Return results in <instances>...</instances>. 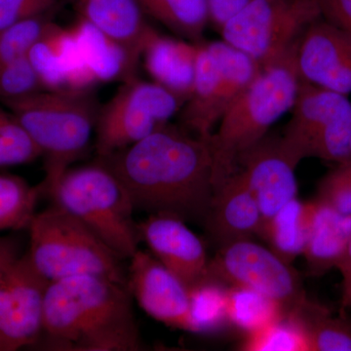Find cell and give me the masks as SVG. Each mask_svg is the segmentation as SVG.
Masks as SVG:
<instances>
[{
  "instance_id": "cell-1",
  "label": "cell",
  "mask_w": 351,
  "mask_h": 351,
  "mask_svg": "<svg viewBox=\"0 0 351 351\" xmlns=\"http://www.w3.org/2000/svg\"><path fill=\"white\" fill-rule=\"evenodd\" d=\"M98 159L121 182L135 211L204 223L214 193L209 140L168 123Z\"/></svg>"
},
{
  "instance_id": "cell-2",
  "label": "cell",
  "mask_w": 351,
  "mask_h": 351,
  "mask_svg": "<svg viewBox=\"0 0 351 351\" xmlns=\"http://www.w3.org/2000/svg\"><path fill=\"white\" fill-rule=\"evenodd\" d=\"M43 334L57 350L142 348L128 288L100 276H78L49 282L44 299Z\"/></svg>"
},
{
  "instance_id": "cell-3",
  "label": "cell",
  "mask_w": 351,
  "mask_h": 351,
  "mask_svg": "<svg viewBox=\"0 0 351 351\" xmlns=\"http://www.w3.org/2000/svg\"><path fill=\"white\" fill-rule=\"evenodd\" d=\"M29 134L44 159L45 195L86 154L96 129L100 106L89 89L44 90L2 101Z\"/></svg>"
},
{
  "instance_id": "cell-4",
  "label": "cell",
  "mask_w": 351,
  "mask_h": 351,
  "mask_svg": "<svg viewBox=\"0 0 351 351\" xmlns=\"http://www.w3.org/2000/svg\"><path fill=\"white\" fill-rule=\"evenodd\" d=\"M295 51L297 46L281 61L261 69L221 117L218 131L209 140L214 189L237 172L240 157L263 141L272 124L293 108L301 82Z\"/></svg>"
},
{
  "instance_id": "cell-5",
  "label": "cell",
  "mask_w": 351,
  "mask_h": 351,
  "mask_svg": "<svg viewBox=\"0 0 351 351\" xmlns=\"http://www.w3.org/2000/svg\"><path fill=\"white\" fill-rule=\"evenodd\" d=\"M53 203L73 215L123 260L142 241L130 196L100 160L69 168L46 191Z\"/></svg>"
},
{
  "instance_id": "cell-6",
  "label": "cell",
  "mask_w": 351,
  "mask_h": 351,
  "mask_svg": "<svg viewBox=\"0 0 351 351\" xmlns=\"http://www.w3.org/2000/svg\"><path fill=\"white\" fill-rule=\"evenodd\" d=\"M32 265L49 282L78 276H95L127 286V267L107 244L61 207L36 213L29 223Z\"/></svg>"
},
{
  "instance_id": "cell-7",
  "label": "cell",
  "mask_w": 351,
  "mask_h": 351,
  "mask_svg": "<svg viewBox=\"0 0 351 351\" xmlns=\"http://www.w3.org/2000/svg\"><path fill=\"white\" fill-rule=\"evenodd\" d=\"M291 112L278 145L295 169L307 157L339 164L351 161V101L348 96L301 80Z\"/></svg>"
},
{
  "instance_id": "cell-8",
  "label": "cell",
  "mask_w": 351,
  "mask_h": 351,
  "mask_svg": "<svg viewBox=\"0 0 351 351\" xmlns=\"http://www.w3.org/2000/svg\"><path fill=\"white\" fill-rule=\"evenodd\" d=\"M261 69L248 55L223 40L197 43L193 90L181 108L184 128L210 140L221 117Z\"/></svg>"
},
{
  "instance_id": "cell-9",
  "label": "cell",
  "mask_w": 351,
  "mask_h": 351,
  "mask_svg": "<svg viewBox=\"0 0 351 351\" xmlns=\"http://www.w3.org/2000/svg\"><path fill=\"white\" fill-rule=\"evenodd\" d=\"M320 18L315 0H251L219 31L225 43L265 69L287 56Z\"/></svg>"
},
{
  "instance_id": "cell-10",
  "label": "cell",
  "mask_w": 351,
  "mask_h": 351,
  "mask_svg": "<svg viewBox=\"0 0 351 351\" xmlns=\"http://www.w3.org/2000/svg\"><path fill=\"white\" fill-rule=\"evenodd\" d=\"M186 101L156 82L124 80L117 93L100 108L95 147L106 157L136 144L169 123Z\"/></svg>"
},
{
  "instance_id": "cell-11",
  "label": "cell",
  "mask_w": 351,
  "mask_h": 351,
  "mask_svg": "<svg viewBox=\"0 0 351 351\" xmlns=\"http://www.w3.org/2000/svg\"><path fill=\"white\" fill-rule=\"evenodd\" d=\"M208 277L228 287L256 291L280 304L286 313L307 300L291 263L250 239L221 246L209 261Z\"/></svg>"
},
{
  "instance_id": "cell-12",
  "label": "cell",
  "mask_w": 351,
  "mask_h": 351,
  "mask_svg": "<svg viewBox=\"0 0 351 351\" xmlns=\"http://www.w3.org/2000/svg\"><path fill=\"white\" fill-rule=\"evenodd\" d=\"M48 284L27 253L0 274V351H15L38 343L43 332Z\"/></svg>"
},
{
  "instance_id": "cell-13",
  "label": "cell",
  "mask_w": 351,
  "mask_h": 351,
  "mask_svg": "<svg viewBox=\"0 0 351 351\" xmlns=\"http://www.w3.org/2000/svg\"><path fill=\"white\" fill-rule=\"evenodd\" d=\"M127 286L151 317L176 329L195 332L189 288L151 252L138 249L132 256Z\"/></svg>"
},
{
  "instance_id": "cell-14",
  "label": "cell",
  "mask_w": 351,
  "mask_h": 351,
  "mask_svg": "<svg viewBox=\"0 0 351 351\" xmlns=\"http://www.w3.org/2000/svg\"><path fill=\"white\" fill-rule=\"evenodd\" d=\"M295 63L304 82L346 96L351 93V36L322 17L302 34Z\"/></svg>"
},
{
  "instance_id": "cell-15",
  "label": "cell",
  "mask_w": 351,
  "mask_h": 351,
  "mask_svg": "<svg viewBox=\"0 0 351 351\" xmlns=\"http://www.w3.org/2000/svg\"><path fill=\"white\" fill-rule=\"evenodd\" d=\"M149 251L189 288L208 276L206 248L186 221L168 215H149L138 223Z\"/></svg>"
},
{
  "instance_id": "cell-16",
  "label": "cell",
  "mask_w": 351,
  "mask_h": 351,
  "mask_svg": "<svg viewBox=\"0 0 351 351\" xmlns=\"http://www.w3.org/2000/svg\"><path fill=\"white\" fill-rule=\"evenodd\" d=\"M241 171L262 213V225L297 197L294 166L279 149L278 141L263 138L239 160Z\"/></svg>"
},
{
  "instance_id": "cell-17",
  "label": "cell",
  "mask_w": 351,
  "mask_h": 351,
  "mask_svg": "<svg viewBox=\"0 0 351 351\" xmlns=\"http://www.w3.org/2000/svg\"><path fill=\"white\" fill-rule=\"evenodd\" d=\"M68 2L80 19L105 34L125 53L133 75L147 43L156 29L145 20L138 0H62Z\"/></svg>"
},
{
  "instance_id": "cell-18",
  "label": "cell",
  "mask_w": 351,
  "mask_h": 351,
  "mask_svg": "<svg viewBox=\"0 0 351 351\" xmlns=\"http://www.w3.org/2000/svg\"><path fill=\"white\" fill-rule=\"evenodd\" d=\"M262 213L241 171L214 189L204 225L221 246L258 235Z\"/></svg>"
},
{
  "instance_id": "cell-19",
  "label": "cell",
  "mask_w": 351,
  "mask_h": 351,
  "mask_svg": "<svg viewBox=\"0 0 351 351\" xmlns=\"http://www.w3.org/2000/svg\"><path fill=\"white\" fill-rule=\"evenodd\" d=\"M196 51L197 44L156 32L145 45L142 59L154 82L186 101L195 80Z\"/></svg>"
},
{
  "instance_id": "cell-20",
  "label": "cell",
  "mask_w": 351,
  "mask_h": 351,
  "mask_svg": "<svg viewBox=\"0 0 351 351\" xmlns=\"http://www.w3.org/2000/svg\"><path fill=\"white\" fill-rule=\"evenodd\" d=\"M351 239V215L316 200L313 225L304 254L308 271L320 276L337 267Z\"/></svg>"
},
{
  "instance_id": "cell-21",
  "label": "cell",
  "mask_w": 351,
  "mask_h": 351,
  "mask_svg": "<svg viewBox=\"0 0 351 351\" xmlns=\"http://www.w3.org/2000/svg\"><path fill=\"white\" fill-rule=\"evenodd\" d=\"M316 201L301 202L294 198L261 226L258 237L286 263L304 254L313 225Z\"/></svg>"
},
{
  "instance_id": "cell-22",
  "label": "cell",
  "mask_w": 351,
  "mask_h": 351,
  "mask_svg": "<svg viewBox=\"0 0 351 351\" xmlns=\"http://www.w3.org/2000/svg\"><path fill=\"white\" fill-rule=\"evenodd\" d=\"M83 64L94 82L135 77L121 47L93 25L80 19L71 27Z\"/></svg>"
},
{
  "instance_id": "cell-23",
  "label": "cell",
  "mask_w": 351,
  "mask_h": 351,
  "mask_svg": "<svg viewBox=\"0 0 351 351\" xmlns=\"http://www.w3.org/2000/svg\"><path fill=\"white\" fill-rule=\"evenodd\" d=\"M145 15L165 25L184 40L203 43L210 21L208 0H138Z\"/></svg>"
},
{
  "instance_id": "cell-24",
  "label": "cell",
  "mask_w": 351,
  "mask_h": 351,
  "mask_svg": "<svg viewBox=\"0 0 351 351\" xmlns=\"http://www.w3.org/2000/svg\"><path fill=\"white\" fill-rule=\"evenodd\" d=\"M228 322L248 332L260 329L285 315L282 306L251 289H226Z\"/></svg>"
},
{
  "instance_id": "cell-25",
  "label": "cell",
  "mask_w": 351,
  "mask_h": 351,
  "mask_svg": "<svg viewBox=\"0 0 351 351\" xmlns=\"http://www.w3.org/2000/svg\"><path fill=\"white\" fill-rule=\"evenodd\" d=\"M40 196L39 186H29L18 176L0 174V232L27 230Z\"/></svg>"
},
{
  "instance_id": "cell-26",
  "label": "cell",
  "mask_w": 351,
  "mask_h": 351,
  "mask_svg": "<svg viewBox=\"0 0 351 351\" xmlns=\"http://www.w3.org/2000/svg\"><path fill=\"white\" fill-rule=\"evenodd\" d=\"M240 348L244 351H311L304 328L289 313L246 334Z\"/></svg>"
},
{
  "instance_id": "cell-27",
  "label": "cell",
  "mask_w": 351,
  "mask_h": 351,
  "mask_svg": "<svg viewBox=\"0 0 351 351\" xmlns=\"http://www.w3.org/2000/svg\"><path fill=\"white\" fill-rule=\"evenodd\" d=\"M226 286L210 277L189 288L193 332H212L228 322Z\"/></svg>"
},
{
  "instance_id": "cell-28",
  "label": "cell",
  "mask_w": 351,
  "mask_h": 351,
  "mask_svg": "<svg viewBox=\"0 0 351 351\" xmlns=\"http://www.w3.org/2000/svg\"><path fill=\"white\" fill-rule=\"evenodd\" d=\"M52 14L23 20L0 31V66L27 57L34 44L56 23Z\"/></svg>"
},
{
  "instance_id": "cell-29",
  "label": "cell",
  "mask_w": 351,
  "mask_h": 351,
  "mask_svg": "<svg viewBox=\"0 0 351 351\" xmlns=\"http://www.w3.org/2000/svg\"><path fill=\"white\" fill-rule=\"evenodd\" d=\"M41 152L12 113L0 108V167L27 164Z\"/></svg>"
},
{
  "instance_id": "cell-30",
  "label": "cell",
  "mask_w": 351,
  "mask_h": 351,
  "mask_svg": "<svg viewBox=\"0 0 351 351\" xmlns=\"http://www.w3.org/2000/svg\"><path fill=\"white\" fill-rule=\"evenodd\" d=\"M46 89L29 58L0 66V101L15 100Z\"/></svg>"
},
{
  "instance_id": "cell-31",
  "label": "cell",
  "mask_w": 351,
  "mask_h": 351,
  "mask_svg": "<svg viewBox=\"0 0 351 351\" xmlns=\"http://www.w3.org/2000/svg\"><path fill=\"white\" fill-rule=\"evenodd\" d=\"M318 197L339 213L351 215V175L343 164L321 181Z\"/></svg>"
},
{
  "instance_id": "cell-32",
  "label": "cell",
  "mask_w": 351,
  "mask_h": 351,
  "mask_svg": "<svg viewBox=\"0 0 351 351\" xmlns=\"http://www.w3.org/2000/svg\"><path fill=\"white\" fill-rule=\"evenodd\" d=\"M62 0H0V31L23 20L53 14Z\"/></svg>"
},
{
  "instance_id": "cell-33",
  "label": "cell",
  "mask_w": 351,
  "mask_h": 351,
  "mask_svg": "<svg viewBox=\"0 0 351 351\" xmlns=\"http://www.w3.org/2000/svg\"><path fill=\"white\" fill-rule=\"evenodd\" d=\"M323 19L351 36V0H315Z\"/></svg>"
},
{
  "instance_id": "cell-34",
  "label": "cell",
  "mask_w": 351,
  "mask_h": 351,
  "mask_svg": "<svg viewBox=\"0 0 351 351\" xmlns=\"http://www.w3.org/2000/svg\"><path fill=\"white\" fill-rule=\"evenodd\" d=\"M250 1L251 0H208L210 21L219 29L226 21Z\"/></svg>"
},
{
  "instance_id": "cell-35",
  "label": "cell",
  "mask_w": 351,
  "mask_h": 351,
  "mask_svg": "<svg viewBox=\"0 0 351 351\" xmlns=\"http://www.w3.org/2000/svg\"><path fill=\"white\" fill-rule=\"evenodd\" d=\"M21 255L19 239L15 237H0V274Z\"/></svg>"
},
{
  "instance_id": "cell-36",
  "label": "cell",
  "mask_w": 351,
  "mask_h": 351,
  "mask_svg": "<svg viewBox=\"0 0 351 351\" xmlns=\"http://www.w3.org/2000/svg\"><path fill=\"white\" fill-rule=\"evenodd\" d=\"M337 267L343 276L345 302L351 304V239Z\"/></svg>"
},
{
  "instance_id": "cell-37",
  "label": "cell",
  "mask_w": 351,
  "mask_h": 351,
  "mask_svg": "<svg viewBox=\"0 0 351 351\" xmlns=\"http://www.w3.org/2000/svg\"><path fill=\"white\" fill-rule=\"evenodd\" d=\"M343 165L346 166V169H348V172L350 173L351 175V161H348V162L343 163Z\"/></svg>"
},
{
  "instance_id": "cell-38",
  "label": "cell",
  "mask_w": 351,
  "mask_h": 351,
  "mask_svg": "<svg viewBox=\"0 0 351 351\" xmlns=\"http://www.w3.org/2000/svg\"><path fill=\"white\" fill-rule=\"evenodd\" d=\"M350 149H351V144H350Z\"/></svg>"
}]
</instances>
